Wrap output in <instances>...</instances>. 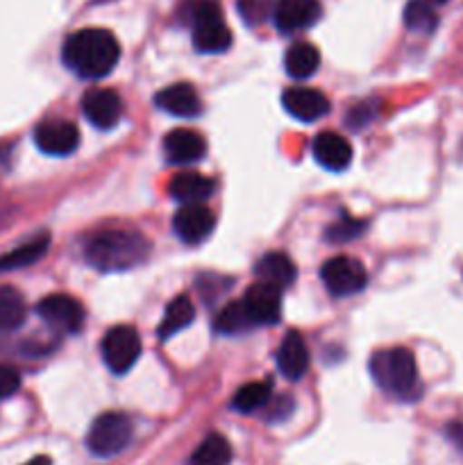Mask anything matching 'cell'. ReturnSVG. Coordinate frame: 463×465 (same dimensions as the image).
Returning a JSON list of instances; mask_svg holds the SVG:
<instances>
[{
    "instance_id": "7a4b0ae2",
    "label": "cell",
    "mask_w": 463,
    "mask_h": 465,
    "mask_svg": "<svg viewBox=\"0 0 463 465\" xmlns=\"http://www.w3.org/2000/svg\"><path fill=\"white\" fill-rule=\"evenodd\" d=\"M150 250V241L134 232H103L86 243L84 259L100 272H125L148 262Z\"/></svg>"
},
{
    "instance_id": "83f0119b",
    "label": "cell",
    "mask_w": 463,
    "mask_h": 465,
    "mask_svg": "<svg viewBox=\"0 0 463 465\" xmlns=\"http://www.w3.org/2000/svg\"><path fill=\"white\" fill-rule=\"evenodd\" d=\"M404 23L411 32L429 35L438 25V16H436L434 7L425 0H409L407 7H404Z\"/></svg>"
},
{
    "instance_id": "ac0fdd59",
    "label": "cell",
    "mask_w": 463,
    "mask_h": 465,
    "mask_svg": "<svg viewBox=\"0 0 463 465\" xmlns=\"http://www.w3.org/2000/svg\"><path fill=\"white\" fill-rule=\"evenodd\" d=\"M277 368L289 381H298L309 371V348L298 331H289L277 350Z\"/></svg>"
},
{
    "instance_id": "30bf717a",
    "label": "cell",
    "mask_w": 463,
    "mask_h": 465,
    "mask_svg": "<svg viewBox=\"0 0 463 465\" xmlns=\"http://www.w3.org/2000/svg\"><path fill=\"white\" fill-rule=\"evenodd\" d=\"M216 227V216L204 204H182L172 216V230L184 243L195 245L209 239Z\"/></svg>"
},
{
    "instance_id": "52a82bcc",
    "label": "cell",
    "mask_w": 463,
    "mask_h": 465,
    "mask_svg": "<svg viewBox=\"0 0 463 465\" xmlns=\"http://www.w3.org/2000/svg\"><path fill=\"white\" fill-rule=\"evenodd\" d=\"M320 277L327 291L331 295H340V298L359 293L368 282L366 268L352 257H334L325 262L320 268Z\"/></svg>"
},
{
    "instance_id": "d6a6232c",
    "label": "cell",
    "mask_w": 463,
    "mask_h": 465,
    "mask_svg": "<svg viewBox=\"0 0 463 465\" xmlns=\"http://www.w3.org/2000/svg\"><path fill=\"white\" fill-rule=\"evenodd\" d=\"M445 434H448V439L452 440V443L457 445V448L463 452V425H458V422H452V425L445 430Z\"/></svg>"
},
{
    "instance_id": "d6986e66",
    "label": "cell",
    "mask_w": 463,
    "mask_h": 465,
    "mask_svg": "<svg viewBox=\"0 0 463 465\" xmlns=\"http://www.w3.org/2000/svg\"><path fill=\"white\" fill-rule=\"evenodd\" d=\"M254 275L259 277V282L263 284H271L275 289L284 291L298 277V268H295L293 259L284 252H268L254 266Z\"/></svg>"
},
{
    "instance_id": "8fae6325",
    "label": "cell",
    "mask_w": 463,
    "mask_h": 465,
    "mask_svg": "<svg viewBox=\"0 0 463 465\" xmlns=\"http://www.w3.org/2000/svg\"><path fill=\"white\" fill-rule=\"evenodd\" d=\"M82 114L98 130H112L123 116L121 95L112 89H89L82 95Z\"/></svg>"
},
{
    "instance_id": "4fadbf2b",
    "label": "cell",
    "mask_w": 463,
    "mask_h": 465,
    "mask_svg": "<svg viewBox=\"0 0 463 465\" xmlns=\"http://www.w3.org/2000/svg\"><path fill=\"white\" fill-rule=\"evenodd\" d=\"M320 18V3L318 0H275V21L280 32H298L307 30Z\"/></svg>"
},
{
    "instance_id": "2e32d148",
    "label": "cell",
    "mask_w": 463,
    "mask_h": 465,
    "mask_svg": "<svg viewBox=\"0 0 463 465\" xmlns=\"http://www.w3.org/2000/svg\"><path fill=\"white\" fill-rule=\"evenodd\" d=\"M163 154L171 163H195L207 154V143L195 130H172L163 139Z\"/></svg>"
},
{
    "instance_id": "e575fe53",
    "label": "cell",
    "mask_w": 463,
    "mask_h": 465,
    "mask_svg": "<svg viewBox=\"0 0 463 465\" xmlns=\"http://www.w3.org/2000/svg\"><path fill=\"white\" fill-rule=\"evenodd\" d=\"M425 3H429L431 7H434V5H445V3H448V0H425Z\"/></svg>"
},
{
    "instance_id": "9a60e30c",
    "label": "cell",
    "mask_w": 463,
    "mask_h": 465,
    "mask_svg": "<svg viewBox=\"0 0 463 465\" xmlns=\"http://www.w3.org/2000/svg\"><path fill=\"white\" fill-rule=\"evenodd\" d=\"M313 159L318 162V166H322L325 171L340 173L350 166L352 162V145L343 139L336 132H320V134L313 139Z\"/></svg>"
},
{
    "instance_id": "3957f363",
    "label": "cell",
    "mask_w": 463,
    "mask_h": 465,
    "mask_svg": "<svg viewBox=\"0 0 463 465\" xmlns=\"http://www.w3.org/2000/svg\"><path fill=\"white\" fill-rule=\"evenodd\" d=\"M370 375L384 393L399 400H418L420 380L413 354L407 348L379 350L370 357Z\"/></svg>"
},
{
    "instance_id": "8992f818",
    "label": "cell",
    "mask_w": 463,
    "mask_h": 465,
    "mask_svg": "<svg viewBox=\"0 0 463 465\" xmlns=\"http://www.w3.org/2000/svg\"><path fill=\"white\" fill-rule=\"evenodd\" d=\"M103 359L113 375H125L141 357V339L134 327L116 325L103 336Z\"/></svg>"
},
{
    "instance_id": "1f68e13d",
    "label": "cell",
    "mask_w": 463,
    "mask_h": 465,
    "mask_svg": "<svg viewBox=\"0 0 463 465\" xmlns=\"http://www.w3.org/2000/svg\"><path fill=\"white\" fill-rule=\"evenodd\" d=\"M293 411V402H291V398H277L275 402L268 404V413H271V420H284V418H289V413Z\"/></svg>"
},
{
    "instance_id": "7c38bea8",
    "label": "cell",
    "mask_w": 463,
    "mask_h": 465,
    "mask_svg": "<svg viewBox=\"0 0 463 465\" xmlns=\"http://www.w3.org/2000/svg\"><path fill=\"white\" fill-rule=\"evenodd\" d=\"M281 104L286 112L302 123H316L330 112V100L325 94L309 86H291L281 95Z\"/></svg>"
},
{
    "instance_id": "4316f807",
    "label": "cell",
    "mask_w": 463,
    "mask_h": 465,
    "mask_svg": "<svg viewBox=\"0 0 463 465\" xmlns=\"http://www.w3.org/2000/svg\"><path fill=\"white\" fill-rule=\"evenodd\" d=\"M271 381H250V384L241 386V389L236 391L234 400H232V407L239 413L259 411V409H263L266 404H271Z\"/></svg>"
},
{
    "instance_id": "4dcf8cb0",
    "label": "cell",
    "mask_w": 463,
    "mask_h": 465,
    "mask_svg": "<svg viewBox=\"0 0 463 465\" xmlns=\"http://www.w3.org/2000/svg\"><path fill=\"white\" fill-rule=\"evenodd\" d=\"M18 389H21V375L16 368L0 363V400L12 398L14 393H18Z\"/></svg>"
},
{
    "instance_id": "e0dca14e",
    "label": "cell",
    "mask_w": 463,
    "mask_h": 465,
    "mask_svg": "<svg viewBox=\"0 0 463 465\" xmlns=\"http://www.w3.org/2000/svg\"><path fill=\"white\" fill-rule=\"evenodd\" d=\"M154 103H157L159 109H163V112L177 118H195L202 112V103H200L198 91L191 84H186V82L171 84L163 91H159Z\"/></svg>"
},
{
    "instance_id": "5bb4252c",
    "label": "cell",
    "mask_w": 463,
    "mask_h": 465,
    "mask_svg": "<svg viewBox=\"0 0 463 465\" xmlns=\"http://www.w3.org/2000/svg\"><path fill=\"white\" fill-rule=\"evenodd\" d=\"M243 304L257 327L275 325L281 318V291L271 284H263V282L245 291Z\"/></svg>"
},
{
    "instance_id": "ba28073f",
    "label": "cell",
    "mask_w": 463,
    "mask_h": 465,
    "mask_svg": "<svg viewBox=\"0 0 463 465\" xmlns=\"http://www.w3.org/2000/svg\"><path fill=\"white\" fill-rule=\"evenodd\" d=\"M36 313L41 316V321L45 325H50L53 330L62 331V334H77L84 325V309L71 295H48V298L41 300L36 304Z\"/></svg>"
},
{
    "instance_id": "277c9868",
    "label": "cell",
    "mask_w": 463,
    "mask_h": 465,
    "mask_svg": "<svg viewBox=\"0 0 463 465\" xmlns=\"http://www.w3.org/2000/svg\"><path fill=\"white\" fill-rule=\"evenodd\" d=\"M184 12L186 21L193 27L195 50L204 54H218L230 48L232 32L216 0H189Z\"/></svg>"
},
{
    "instance_id": "d4e9b609",
    "label": "cell",
    "mask_w": 463,
    "mask_h": 465,
    "mask_svg": "<svg viewBox=\"0 0 463 465\" xmlns=\"http://www.w3.org/2000/svg\"><path fill=\"white\" fill-rule=\"evenodd\" d=\"M50 248V239L48 236H39V239H32L27 243L18 245L16 250L7 252L5 257H0V272L5 271H16V268H25L32 266L34 262H39Z\"/></svg>"
},
{
    "instance_id": "836d02e7",
    "label": "cell",
    "mask_w": 463,
    "mask_h": 465,
    "mask_svg": "<svg viewBox=\"0 0 463 465\" xmlns=\"http://www.w3.org/2000/svg\"><path fill=\"white\" fill-rule=\"evenodd\" d=\"M25 465H53V463H50L48 457H36L32 459V461H27Z\"/></svg>"
},
{
    "instance_id": "6da1fadb",
    "label": "cell",
    "mask_w": 463,
    "mask_h": 465,
    "mask_svg": "<svg viewBox=\"0 0 463 465\" xmlns=\"http://www.w3.org/2000/svg\"><path fill=\"white\" fill-rule=\"evenodd\" d=\"M62 59L66 68L84 80H100L116 68L121 59V44L109 30L86 27L64 41Z\"/></svg>"
},
{
    "instance_id": "ffe728a7",
    "label": "cell",
    "mask_w": 463,
    "mask_h": 465,
    "mask_svg": "<svg viewBox=\"0 0 463 465\" xmlns=\"http://www.w3.org/2000/svg\"><path fill=\"white\" fill-rule=\"evenodd\" d=\"M213 189H216V184L209 177L200 175L195 171L177 173L171 180V184H168L172 198L184 204H202L213 193Z\"/></svg>"
},
{
    "instance_id": "603a6c76",
    "label": "cell",
    "mask_w": 463,
    "mask_h": 465,
    "mask_svg": "<svg viewBox=\"0 0 463 465\" xmlns=\"http://www.w3.org/2000/svg\"><path fill=\"white\" fill-rule=\"evenodd\" d=\"M254 321L250 318L248 309H245L243 300L239 302H232L227 307H222L218 312V316L213 318V330L218 334H225V336H236V334H245V331L254 330Z\"/></svg>"
},
{
    "instance_id": "5b68a950",
    "label": "cell",
    "mask_w": 463,
    "mask_h": 465,
    "mask_svg": "<svg viewBox=\"0 0 463 465\" xmlns=\"http://www.w3.org/2000/svg\"><path fill=\"white\" fill-rule=\"evenodd\" d=\"M134 436V425L121 411H107L98 416L86 434V448L100 459H109L121 454Z\"/></svg>"
},
{
    "instance_id": "484cf974",
    "label": "cell",
    "mask_w": 463,
    "mask_h": 465,
    "mask_svg": "<svg viewBox=\"0 0 463 465\" xmlns=\"http://www.w3.org/2000/svg\"><path fill=\"white\" fill-rule=\"evenodd\" d=\"M232 463V445L225 436L209 434L202 443L191 454L189 465H230Z\"/></svg>"
},
{
    "instance_id": "9c48e42d",
    "label": "cell",
    "mask_w": 463,
    "mask_h": 465,
    "mask_svg": "<svg viewBox=\"0 0 463 465\" xmlns=\"http://www.w3.org/2000/svg\"><path fill=\"white\" fill-rule=\"evenodd\" d=\"M34 143L41 153L50 157H68L80 145V130L71 121L64 118H53L36 125Z\"/></svg>"
},
{
    "instance_id": "d590c367",
    "label": "cell",
    "mask_w": 463,
    "mask_h": 465,
    "mask_svg": "<svg viewBox=\"0 0 463 465\" xmlns=\"http://www.w3.org/2000/svg\"><path fill=\"white\" fill-rule=\"evenodd\" d=\"M94 3H112V0H94Z\"/></svg>"
},
{
    "instance_id": "cb8c5ba5",
    "label": "cell",
    "mask_w": 463,
    "mask_h": 465,
    "mask_svg": "<svg viewBox=\"0 0 463 465\" xmlns=\"http://www.w3.org/2000/svg\"><path fill=\"white\" fill-rule=\"evenodd\" d=\"M25 298L14 286H0V330L12 331L25 322Z\"/></svg>"
},
{
    "instance_id": "f546056e",
    "label": "cell",
    "mask_w": 463,
    "mask_h": 465,
    "mask_svg": "<svg viewBox=\"0 0 463 465\" xmlns=\"http://www.w3.org/2000/svg\"><path fill=\"white\" fill-rule=\"evenodd\" d=\"M363 230H366V223L343 216L339 218L334 225L327 227V241H330V243H348V241L361 236Z\"/></svg>"
},
{
    "instance_id": "f1b7e54d",
    "label": "cell",
    "mask_w": 463,
    "mask_h": 465,
    "mask_svg": "<svg viewBox=\"0 0 463 465\" xmlns=\"http://www.w3.org/2000/svg\"><path fill=\"white\" fill-rule=\"evenodd\" d=\"M239 16L243 18L245 25L257 27L266 23L275 12V0H236Z\"/></svg>"
},
{
    "instance_id": "7402d4cb",
    "label": "cell",
    "mask_w": 463,
    "mask_h": 465,
    "mask_svg": "<svg viewBox=\"0 0 463 465\" xmlns=\"http://www.w3.org/2000/svg\"><path fill=\"white\" fill-rule=\"evenodd\" d=\"M193 318H195L193 302H191L186 295H177L175 300H171V302H168L166 312H163L162 322H159L157 336L162 341H168L171 336H175L177 331L186 330V327L193 322Z\"/></svg>"
},
{
    "instance_id": "44dd1931",
    "label": "cell",
    "mask_w": 463,
    "mask_h": 465,
    "mask_svg": "<svg viewBox=\"0 0 463 465\" xmlns=\"http://www.w3.org/2000/svg\"><path fill=\"white\" fill-rule=\"evenodd\" d=\"M318 66H320V53H318L316 45L307 44V41H298V44L286 50L284 68L295 80H307L318 71Z\"/></svg>"
}]
</instances>
